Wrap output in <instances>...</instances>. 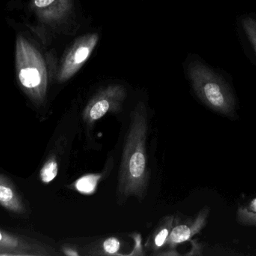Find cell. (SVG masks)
Returning a JSON list of instances; mask_svg holds the SVG:
<instances>
[{
	"mask_svg": "<svg viewBox=\"0 0 256 256\" xmlns=\"http://www.w3.org/2000/svg\"><path fill=\"white\" fill-rule=\"evenodd\" d=\"M148 130L147 108L144 102H140L131 113L120 166L118 193L122 201L131 196L142 201L146 195L149 181Z\"/></svg>",
	"mask_w": 256,
	"mask_h": 256,
	"instance_id": "6da1fadb",
	"label": "cell"
},
{
	"mask_svg": "<svg viewBox=\"0 0 256 256\" xmlns=\"http://www.w3.org/2000/svg\"><path fill=\"white\" fill-rule=\"evenodd\" d=\"M15 65L18 83L24 93L34 104L42 105L48 88L46 62L37 47L20 34L16 36Z\"/></svg>",
	"mask_w": 256,
	"mask_h": 256,
	"instance_id": "7a4b0ae2",
	"label": "cell"
},
{
	"mask_svg": "<svg viewBox=\"0 0 256 256\" xmlns=\"http://www.w3.org/2000/svg\"><path fill=\"white\" fill-rule=\"evenodd\" d=\"M188 75L192 88L202 102L220 114H234V96L226 83L214 71L201 62L192 61L188 67Z\"/></svg>",
	"mask_w": 256,
	"mask_h": 256,
	"instance_id": "3957f363",
	"label": "cell"
},
{
	"mask_svg": "<svg viewBox=\"0 0 256 256\" xmlns=\"http://www.w3.org/2000/svg\"><path fill=\"white\" fill-rule=\"evenodd\" d=\"M127 95L126 87L121 84H111L99 90L90 99L82 113L86 124L92 126L108 113L121 111Z\"/></svg>",
	"mask_w": 256,
	"mask_h": 256,
	"instance_id": "277c9868",
	"label": "cell"
},
{
	"mask_svg": "<svg viewBox=\"0 0 256 256\" xmlns=\"http://www.w3.org/2000/svg\"><path fill=\"white\" fill-rule=\"evenodd\" d=\"M98 33L84 35L75 41L64 55L57 79L64 83L73 78L91 57L99 41Z\"/></svg>",
	"mask_w": 256,
	"mask_h": 256,
	"instance_id": "5b68a950",
	"label": "cell"
},
{
	"mask_svg": "<svg viewBox=\"0 0 256 256\" xmlns=\"http://www.w3.org/2000/svg\"><path fill=\"white\" fill-rule=\"evenodd\" d=\"M73 0H32L31 9L40 22L55 25L72 12Z\"/></svg>",
	"mask_w": 256,
	"mask_h": 256,
	"instance_id": "8992f818",
	"label": "cell"
},
{
	"mask_svg": "<svg viewBox=\"0 0 256 256\" xmlns=\"http://www.w3.org/2000/svg\"><path fill=\"white\" fill-rule=\"evenodd\" d=\"M50 255L52 253L43 245L0 230V256Z\"/></svg>",
	"mask_w": 256,
	"mask_h": 256,
	"instance_id": "52a82bcc",
	"label": "cell"
},
{
	"mask_svg": "<svg viewBox=\"0 0 256 256\" xmlns=\"http://www.w3.org/2000/svg\"><path fill=\"white\" fill-rule=\"evenodd\" d=\"M210 215V208L204 207L198 213L194 220H190L186 223L174 226L170 233L166 246L168 249H174L178 245L189 241L196 234H198L207 225L208 219Z\"/></svg>",
	"mask_w": 256,
	"mask_h": 256,
	"instance_id": "ba28073f",
	"label": "cell"
},
{
	"mask_svg": "<svg viewBox=\"0 0 256 256\" xmlns=\"http://www.w3.org/2000/svg\"><path fill=\"white\" fill-rule=\"evenodd\" d=\"M0 205L12 213L22 214L26 211L25 204L13 182L0 174Z\"/></svg>",
	"mask_w": 256,
	"mask_h": 256,
	"instance_id": "9c48e42d",
	"label": "cell"
},
{
	"mask_svg": "<svg viewBox=\"0 0 256 256\" xmlns=\"http://www.w3.org/2000/svg\"><path fill=\"white\" fill-rule=\"evenodd\" d=\"M174 216L164 218L149 237L146 247L152 251L154 255H158L160 251L166 247L170 233L174 228Z\"/></svg>",
	"mask_w": 256,
	"mask_h": 256,
	"instance_id": "30bf717a",
	"label": "cell"
},
{
	"mask_svg": "<svg viewBox=\"0 0 256 256\" xmlns=\"http://www.w3.org/2000/svg\"><path fill=\"white\" fill-rule=\"evenodd\" d=\"M122 243L118 237H110L100 242L86 246L84 255H120Z\"/></svg>",
	"mask_w": 256,
	"mask_h": 256,
	"instance_id": "8fae6325",
	"label": "cell"
},
{
	"mask_svg": "<svg viewBox=\"0 0 256 256\" xmlns=\"http://www.w3.org/2000/svg\"><path fill=\"white\" fill-rule=\"evenodd\" d=\"M102 179L103 174H88L78 179L72 186L80 193L92 195L96 192Z\"/></svg>",
	"mask_w": 256,
	"mask_h": 256,
	"instance_id": "7c38bea8",
	"label": "cell"
},
{
	"mask_svg": "<svg viewBox=\"0 0 256 256\" xmlns=\"http://www.w3.org/2000/svg\"><path fill=\"white\" fill-rule=\"evenodd\" d=\"M58 162L56 155L48 158L40 171V180L44 184L52 183L58 175Z\"/></svg>",
	"mask_w": 256,
	"mask_h": 256,
	"instance_id": "4fadbf2b",
	"label": "cell"
},
{
	"mask_svg": "<svg viewBox=\"0 0 256 256\" xmlns=\"http://www.w3.org/2000/svg\"><path fill=\"white\" fill-rule=\"evenodd\" d=\"M237 219L242 225L256 226V198L246 207L238 209Z\"/></svg>",
	"mask_w": 256,
	"mask_h": 256,
	"instance_id": "5bb4252c",
	"label": "cell"
},
{
	"mask_svg": "<svg viewBox=\"0 0 256 256\" xmlns=\"http://www.w3.org/2000/svg\"><path fill=\"white\" fill-rule=\"evenodd\" d=\"M242 24L256 53V20L252 17H246L242 20Z\"/></svg>",
	"mask_w": 256,
	"mask_h": 256,
	"instance_id": "9a60e30c",
	"label": "cell"
},
{
	"mask_svg": "<svg viewBox=\"0 0 256 256\" xmlns=\"http://www.w3.org/2000/svg\"><path fill=\"white\" fill-rule=\"evenodd\" d=\"M62 251V252L64 254V255L68 256H78L80 255V253L78 252V249H76V247H74V246H63Z\"/></svg>",
	"mask_w": 256,
	"mask_h": 256,
	"instance_id": "2e32d148",
	"label": "cell"
}]
</instances>
